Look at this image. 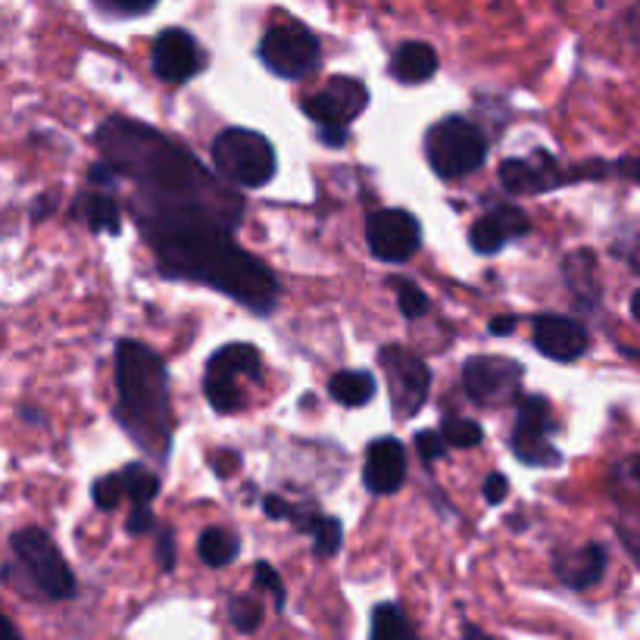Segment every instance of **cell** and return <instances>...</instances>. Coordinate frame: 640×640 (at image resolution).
Returning <instances> with one entry per match:
<instances>
[{
	"mask_svg": "<svg viewBox=\"0 0 640 640\" xmlns=\"http://www.w3.org/2000/svg\"><path fill=\"white\" fill-rule=\"evenodd\" d=\"M375 375L372 372H363V369H347V372H338L335 378L328 381V394L335 403L347 406V409H356V406H366L372 397H375Z\"/></svg>",
	"mask_w": 640,
	"mask_h": 640,
	"instance_id": "24",
	"label": "cell"
},
{
	"mask_svg": "<svg viewBox=\"0 0 640 640\" xmlns=\"http://www.w3.org/2000/svg\"><path fill=\"white\" fill-rule=\"evenodd\" d=\"M516 322H519V316H494L488 331H491V335H497V338H503V335H509L512 328H516Z\"/></svg>",
	"mask_w": 640,
	"mask_h": 640,
	"instance_id": "47",
	"label": "cell"
},
{
	"mask_svg": "<svg viewBox=\"0 0 640 640\" xmlns=\"http://www.w3.org/2000/svg\"><path fill=\"white\" fill-rule=\"evenodd\" d=\"M213 166L232 185L256 191L275 178L278 157L266 135L250 132V128H225L213 141Z\"/></svg>",
	"mask_w": 640,
	"mask_h": 640,
	"instance_id": "4",
	"label": "cell"
},
{
	"mask_svg": "<svg viewBox=\"0 0 640 640\" xmlns=\"http://www.w3.org/2000/svg\"><path fill=\"white\" fill-rule=\"evenodd\" d=\"M116 419L144 453L157 463L172 450L169 372L157 350L125 338L116 344Z\"/></svg>",
	"mask_w": 640,
	"mask_h": 640,
	"instance_id": "3",
	"label": "cell"
},
{
	"mask_svg": "<svg viewBox=\"0 0 640 640\" xmlns=\"http://www.w3.org/2000/svg\"><path fill=\"white\" fill-rule=\"evenodd\" d=\"M10 547L22 562L25 575L47 600H69L75 594V575L66 566L63 553L41 528H22L10 537Z\"/></svg>",
	"mask_w": 640,
	"mask_h": 640,
	"instance_id": "7",
	"label": "cell"
},
{
	"mask_svg": "<svg viewBox=\"0 0 640 640\" xmlns=\"http://www.w3.org/2000/svg\"><path fill=\"white\" fill-rule=\"evenodd\" d=\"M625 29H628V41L640 47V4H634L625 13Z\"/></svg>",
	"mask_w": 640,
	"mask_h": 640,
	"instance_id": "46",
	"label": "cell"
},
{
	"mask_svg": "<svg viewBox=\"0 0 640 640\" xmlns=\"http://www.w3.org/2000/svg\"><path fill=\"white\" fill-rule=\"evenodd\" d=\"M497 175L509 194H547L562 185H572V169H562L547 150H534L531 157L503 160Z\"/></svg>",
	"mask_w": 640,
	"mask_h": 640,
	"instance_id": "14",
	"label": "cell"
},
{
	"mask_svg": "<svg viewBox=\"0 0 640 640\" xmlns=\"http://www.w3.org/2000/svg\"><path fill=\"white\" fill-rule=\"evenodd\" d=\"M228 619H232L235 631L253 634L263 622V609H260V603L250 600V597H232V600H228Z\"/></svg>",
	"mask_w": 640,
	"mask_h": 640,
	"instance_id": "30",
	"label": "cell"
},
{
	"mask_svg": "<svg viewBox=\"0 0 640 640\" xmlns=\"http://www.w3.org/2000/svg\"><path fill=\"white\" fill-rule=\"evenodd\" d=\"M150 63H153V72H157L163 82L182 85V82H191L194 75L203 69V50L191 32L166 29L157 35V41H153Z\"/></svg>",
	"mask_w": 640,
	"mask_h": 640,
	"instance_id": "16",
	"label": "cell"
},
{
	"mask_svg": "<svg viewBox=\"0 0 640 640\" xmlns=\"http://www.w3.org/2000/svg\"><path fill=\"white\" fill-rule=\"evenodd\" d=\"M294 503H288L285 497H266L263 500V512L269 519H275V522H281V519H291L294 516Z\"/></svg>",
	"mask_w": 640,
	"mask_h": 640,
	"instance_id": "42",
	"label": "cell"
},
{
	"mask_svg": "<svg viewBox=\"0 0 640 640\" xmlns=\"http://www.w3.org/2000/svg\"><path fill=\"white\" fill-rule=\"evenodd\" d=\"M291 522L306 531L313 537V550L316 556L328 559V556H335L341 550V541H344V525L338 519H331V516H322V512H313V509H294V516Z\"/></svg>",
	"mask_w": 640,
	"mask_h": 640,
	"instance_id": "22",
	"label": "cell"
},
{
	"mask_svg": "<svg viewBox=\"0 0 640 640\" xmlns=\"http://www.w3.org/2000/svg\"><path fill=\"white\" fill-rule=\"evenodd\" d=\"M425 157L434 175L463 178L488 160V135L466 116H447L428 128Z\"/></svg>",
	"mask_w": 640,
	"mask_h": 640,
	"instance_id": "5",
	"label": "cell"
},
{
	"mask_svg": "<svg viewBox=\"0 0 640 640\" xmlns=\"http://www.w3.org/2000/svg\"><path fill=\"white\" fill-rule=\"evenodd\" d=\"M91 497H94V506H97V509L113 512V509L122 503V497H125L122 475H119V472H113V475L97 478V481H94V488H91Z\"/></svg>",
	"mask_w": 640,
	"mask_h": 640,
	"instance_id": "31",
	"label": "cell"
},
{
	"mask_svg": "<svg viewBox=\"0 0 640 640\" xmlns=\"http://www.w3.org/2000/svg\"><path fill=\"white\" fill-rule=\"evenodd\" d=\"M157 559H160V566L166 572L175 569V531L172 528H163L160 531V541H157Z\"/></svg>",
	"mask_w": 640,
	"mask_h": 640,
	"instance_id": "40",
	"label": "cell"
},
{
	"mask_svg": "<svg viewBox=\"0 0 640 640\" xmlns=\"http://www.w3.org/2000/svg\"><path fill=\"white\" fill-rule=\"evenodd\" d=\"M122 488L132 503H153L160 494V475L144 463H128L122 472Z\"/></svg>",
	"mask_w": 640,
	"mask_h": 640,
	"instance_id": "27",
	"label": "cell"
},
{
	"mask_svg": "<svg viewBox=\"0 0 640 640\" xmlns=\"http://www.w3.org/2000/svg\"><path fill=\"white\" fill-rule=\"evenodd\" d=\"M369 634L375 640H406V637H416V628L409 625V619L403 616V609L397 603H381L372 609Z\"/></svg>",
	"mask_w": 640,
	"mask_h": 640,
	"instance_id": "26",
	"label": "cell"
},
{
	"mask_svg": "<svg viewBox=\"0 0 640 640\" xmlns=\"http://www.w3.org/2000/svg\"><path fill=\"white\" fill-rule=\"evenodd\" d=\"M219 459H222V466L216 463V472H219V475H232L235 466H238V456H235V453H222Z\"/></svg>",
	"mask_w": 640,
	"mask_h": 640,
	"instance_id": "48",
	"label": "cell"
},
{
	"mask_svg": "<svg viewBox=\"0 0 640 640\" xmlns=\"http://www.w3.org/2000/svg\"><path fill=\"white\" fill-rule=\"evenodd\" d=\"M628 310H631V316H634V319L640 322V288H637V291L631 294V303H628Z\"/></svg>",
	"mask_w": 640,
	"mask_h": 640,
	"instance_id": "50",
	"label": "cell"
},
{
	"mask_svg": "<svg viewBox=\"0 0 640 640\" xmlns=\"http://www.w3.org/2000/svg\"><path fill=\"white\" fill-rule=\"evenodd\" d=\"M606 562H609L606 547L591 541L584 547L556 550L553 553V572L562 584L572 587V591H587V587L600 584V578L606 575Z\"/></svg>",
	"mask_w": 640,
	"mask_h": 640,
	"instance_id": "19",
	"label": "cell"
},
{
	"mask_svg": "<svg viewBox=\"0 0 640 640\" xmlns=\"http://www.w3.org/2000/svg\"><path fill=\"white\" fill-rule=\"evenodd\" d=\"M616 531H619L625 550L631 553V559L637 562V569H640V509H628L625 506L622 519L616 522Z\"/></svg>",
	"mask_w": 640,
	"mask_h": 640,
	"instance_id": "32",
	"label": "cell"
},
{
	"mask_svg": "<svg viewBox=\"0 0 640 640\" xmlns=\"http://www.w3.org/2000/svg\"><path fill=\"white\" fill-rule=\"evenodd\" d=\"M94 144L119 178L144 194L138 216H210L238 228L244 203L203 166L191 150L150 125L110 116L97 128Z\"/></svg>",
	"mask_w": 640,
	"mask_h": 640,
	"instance_id": "1",
	"label": "cell"
},
{
	"mask_svg": "<svg viewBox=\"0 0 640 640\" xmlns=\"http://www.w3.org/2000/svg\"><path fill=\"white\" fill-rule=\"evenodd\" d=\"M416 450L422 456V463H438L447 456V444L441 438V431H416Z\"/></svg>",
	"mask_w": 640,
	"mask_h": 640,
	"instance_id": "35",
	"label": "cell"
},
{
	"mask_svg": "<svg viewBox=\"0 0 640 640\" xmlns=\"http://www.w3.org/2000/svg\"><path fill=\"white\" fill-rule=\"evenodd\" d=\"M441 438L447 447H456V450H469V447H478L484 441V431L478 422L472 419H456V416H447L444 425H441Z\"/></svg>",
	"mask_w": 640,
	"mask_h": 640,
	"instance_id": "28",
	"label": "cell"
},
{
	"mask_svg": "<svg viewBox=\"0 0 640 640\" xmlns=\"http://www.w3.org/2000/svg\"><path fill=\"white\" fill-rule=\"evenodd\" d=\"M378 366L388 378L391 388V409L397 419H413L428 400L431 391V369L419 353L406 350L400 344H388L378 350Z\"/></svg>",
	"mask_w": 640,
	"mask_h": 640,
	"instance_id": "9",
	"label": "cell"
},
{
	"mask_svg": "<svg viewBox=\"0 0 640 640\" xmlns=\"http://www.w3.org/2000/svg\"><path fill=\"white\" fill-rule=\"evenodd\" d=\"M438 72V50L425 41H403L391 60V75L400 85H422Z\"/></svg>",
	"mask_w": 640,
	"mask_h": 640,
	"instance_id": "20",
	"label": "cell"
},
{
	"mask_svg": "<svg viewBox=\"0 0 640 640\" xmlns=\"http://www.w3.org/2000/svg\"><path fill=\"white\" fill-rule=\"evenodd\" d=\"M569 288L575 291L581 306H600V285H597V256L591 250H575L562 263Z\"/></svg>",
	"mask_w": 640,
	"mask_h": 640,
	"instance_id": "23",
	"label": "cell"
},
{
	"mask_svg": "<svg viewBox=\"0 0 640 640\" xmlns=\"http://www.w3.org/2000/svg\"><path fill=\"white\" fill-rule=\"evenodd\" d=\"M75 216H79L94 235H119L122 232L119 203L104 191H88L75 200Z\"/></svg>",
	"mask_w": 640,
	"mask_h": 640,
	"instance_id": "21",
	"label": "cell"
},
{
	"mask_svg": "<svg viewBox=\"0 0 640 640\" xmlns=\"http://www.w3.org/2000/svg\"><path fill=\"white\" fill-rule=\"evenodd\" d=\"M19 631H16V625L7 619V616H0V640H13Z\"/></svg>",
	"mask_w": 640,
	"mask_h": 640,
	"instance_id": "49",
	"label": "cell"
},
{
	"mask_svg": "<svg viewBox=\"0 0 640 640\" xmlns=\"http://www.w3.org/2000/svg\"><path fill=\"white\" fill-rule=\"evenodd\" d=\"M319 141L325 147H344L350 141V128L341 125H319Z\"/></svg>",
	"mask_w": 640,
	"mask_h": 640,
	"instance_id": "44",
	"label": "cell"
},
{
	"mask_svg": "<svg viewBox=\"0 0 640 640\" xmlns=\"http://www.w3.org/2000/svg\"><path fill=\"white\" fill-rule=\"evenodd\" d=\"M241 378L260 381L263 378V360L260 350L250 344H225L216 350L207 363V375H203V391H207L210 406L219 416H232L244 406L241 394Z\"/></svg>",
	"mask_w": 640,
	"mask_h": 640,
	"instance_id": "6",
	"label": "cell"
},
{
	"mask_svg": "<svg viewBox=\"0 0 640 640\" xmlns=\"http://www.w3.org/2000/svg\"><path fill=\"white\" fill-rule=\"evenodd\" d=\"M406 481V450L397 438H378L366 450L363 484L375 497H391Z\"/></svg>",
	"mask_w": 640,
	"mask_h": 640,
	"instance_id": "18",
	"label": "cell"
},
{
	"mask_svg": "<svg viewBox=\"0 0 640 640\" xmlns=\"http://www.w3.org/2000/svg\"><path fill=\"white\" fill-rule=\"evenodd\" d=\"M253 581H256V587H260V591L272 594L275 609H285V584H281L275 566H269L266 559H260V562H256V569H253Z\"/></svg>",
	"mask_w": 640,
	"mask_h": 640,
	"instance_id": "33",
	"label": "cell"
},
{
	"mask_svg": "<svg viewBox=\"0 0 640 640\" xmlns=\"http://www.w3.org/2000/svg\"><path fill=\"white\" fill-rule=\"evenodd\" d=\"M531 232V219L522 207H512V203H503V207H494L491 213H484L481 219H475L469 241L475 253H497L503 250L509 241H519Z\"/></svg>",
	"mask_w": 640,
	"mask_h": 640,
	"instance_id": "17",
	"label": "cell"
},
{
	"mask_svg": "<svg viewBox=\"0 0 640 640\" xmlns=\"http://www.w3.org/2000/svg\"><path fill=\"white\" fill-rule=\"evenodd\" d=\"M612 175H619V178H625V182L640 185V157H622V160H616V163H612Z\"/></svg>",
	"mask_w": 640,
	"mask_h": 640,
	"instance_id": "43",
	"label": "cell"
},
{
	"mask_svg": "<svg viewBox=\"0 0 640 640\" xmlns=\"http://www.w3.org/2000/svg\"><path fill=\"white\" fill-rule=\"evenodd\" d=\"M153 528V512H150V503H132V512H128V519H125V531L128 534H147Z\"/></svg>",
	"mask_w": 640,
	"mask_h": 640,
	"instance_id": "37",
	"label": "cell"
},
{
	"mask_svg": "<svg viewBox=\"0 0 640 640\" xmlns=\"http://www.w3.org/2000/svg\"><path fill=\"white\" fill-rule=\"evenodd\" d=\"M531 341L537 353H544L553 363H575L591 347V335H587L584 322L575 316H559L544 313L531 319Z\"/></svg>",
	"mask_w": 640,
	"mask_h": 640,
	"instance_id": "15",
	"label": "cell"
},
{
	"mask_svg": "<svg viewBox=\"0 0 640 640\" xmlns=\"http://www.w3.org/2000/svg\"><path fill=\"white\" fill-rule=\"evenodd\" d=\"M197 553L210 569H225V566H232V562L238 559L241 544H238V537L232 531L207 528L200 534V541H197Z\"/></svg>",
	"mask_w": 640,
	"mask_h": 640,
	"instance_id": "25",
	"label": "cell"
},
{
	"mask_svg": "<svg viewBox=\"0 0 640 640\" xmlns=\"http://www.w3.org/2000/svg\"><path fill=\"white\" fill-rule=\"evenodd\" d=\"M366 241L375 260L397 266L422 247V225L406 210H375L366 222Z\"/></svg>",
	"mask_w": 640,
	"mask_h": 640,
	"instance_id": "12",
	"label": "cell"
},
{
	"mask_svg": "<svg viewBox=\"0 0 640 640\" xmlns=\"http://www.w3.org/2000/svg\"><path fill=\"white\" fill-rule=\"evenodd\" d=\"M138 225L163 275L207 285L256 316L275 310L278 281L263 260L232 241L235 228L210 216H138Z\"/></svg>",
	"mask_w": 640,
	"mask_h": 640,
	"instance_id": "2",
	"label": "cell"
},
{
	"mask_svg": "<svg viewBox=\"0 0 640 640\" xmlns=\"http://www.w3.org/2000/svg\"><path fill=\"white\" fill-rule=\"evenodd\" d=\"M369 107V91L360 79L350 75H335L319 94L303 100V113L319 125H341L350 128L356 116H363Z\"/></svg>",
	"mask_w": 640,
	"mask_h": 640,
	"instance_id": "13",
	"label": "cell"
},
{
	"mask_svg": "<svg viewBox=\"0 0 640 640\" xmlns=\"http://www.w3.org/2000/svg\"><path fill=\"white\" fill-rule=\"evenodd\" d=\"M525 366L509 356H469L463 363V388L478 406H506L522 397Z\"/></svg>",
	"mask_w": 640,
	"mask_h": 640,
	"instance_id": "11",
	"label": "cell"
},
{
	"mask_svg": "<svg viewBox=\"0 0 640 640\" xmlns=\"http://www.w3.org/2000/svg\"><path fill=\"white\" fill-rule=\"evenodd\" d=\"M57 200H60L57 194H47V197L41 194V197H38V200L32 203V216H35V219H47L50 213H54V210H57Z\"/></svg>",
	"mask_w": 640,
	"mask_h": 640,
	"instance_id": "45",
	"label": "cell"
},
{
	"mask_svg": "<svg viewBox=\"0 0 640 640\" xmlns=\"http://www.w3.org/2000/svg\"><path fill=\"white\" fill-rule=\"evenodd\" d=\"M88 178H91V185H97V188H113V185L119 182L116 169H113L107 160L94 163V166H91V172H88Z\"/></svg>",
	"mask_w": 640,
	"mask_h": 640,
	"instance_id": "41",
	"label": "cell"
},
{
	"mask_svg": "<svg viewBox=\"0 0 640 640\" xmlns=\"http://www.w3.org/2000/svg\"><path fill=\"white\" fill-rule=\"evenodd\" d=\"M612 475H616L625 488H634L637 494H640V453H634V456H628V459H622V463L612 469Z\"/></svg>",
	"mask_w": 640,
	"mask_h": 640,
	"instance_id": "39",
	"label": "cell"
},
{
	"mask_svg": "<svg viewBox=\"0 0 640 640\" xmlns=\"http://www.w3.org/2000/svg\"><path fill=\"white\" fill-rule=\"evenodd\" d=\"M481 491H484V503L497 506V503H503L509 497V478L503 472H491L488 478H484V488Z\"/></svg>",
	"mask_w": 640,
	"mask_h": 640,
	"instance_id": "38",
	"label": "cell"
},
{
	"mask_svg": "<svg viewBox=\"0 0 640 640\" xmlns=\"http://www.w3.org/2000/svg\"><path fill=\"white\" fill-rule=\"evenodd\" d=\"M612 256L622 260L634 275H640V235H619L612 241Z\"/></svg>",
	"mask_w": 640,
	"mask_h": 640,
	"instance_id": "36",
	"label": "cell"
},
{
	"mask_svg": "<svg viewBox=\"0 0 640 640\" xmlns=\"http://www.w3.org/2000/svg\"><path fill=\"white\" fill-rule=\"evenodd\" d=\"M516 403H519L516 425H512V434H509L512 453H516L519 463L531 469H556L562 463V453L553 447L556 419H553L550 400L541 394H528V397H519Z\"/></svg>",
	"mask_w": 640,
	"mask_h": 640,
	"instance_id": "8",
	"label": "cell"
},
{
	"mask_svg": "<svg viewBox=\"0 0 640 640\" xmlns=\"http://www.w3.org/2000/svg\"><path fill=\"white\" fill-rule=\"evenodd\" d=\"M391 288L397 291V306H400V313L406 319H422L428 313V294L416 285V281H409V278H391Z\"/></svg>",
	"mask_w": 640,
	"mask_h": 640,
	"instance_id": "29",
	"label": "cell"
},
{
	"mask_svg": "<svg viewBox=\"0 0 640 640\" xmlns=\"http://www.w3.org/2000/svg\"><path fill=\"white\" fill-rule=\"evenodd\" d=\"M94 7L107 16H119V19H132V16H144L157 7V0H94Z\"/></svg>",
	"mask_w": 640,
	"mask_h": 640,
	"instance_id": "34",
	"label": "cell"
},
{
	"mask_svg": "<svg viewBox=\"0 0 640 640\" xmlns=\"http://www.w3.org/2000/svg\"><path fill=\"white\" fill-rule=\"evenodd\" d=\"M319 38L300 22H285L269 29L260 41V60L278 79H303L319 63Z\"/></svg>",
	"mask_w": 640,
	"mask_h": 640,
	"instance_id": "10",
	"label": "cell"
}]
</instances>
